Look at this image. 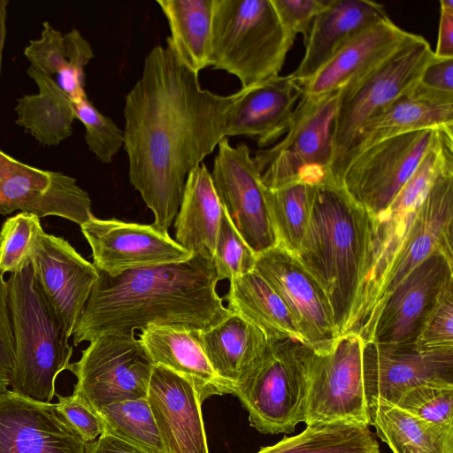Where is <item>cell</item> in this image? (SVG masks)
Listing matches in <instances>:
<instances>
[{
  "mask_svg": "<svg viewBox=\"0 0 453 453\" xmlns=\"http://www.w3.org/2000/svg\"><path fill=\"white\" fill-rule=\"evenodd\" d=\"M247 91L219 95L165 47L146 55L142 76L125 97L124 150L128 176L168 233L189 173L226 137L230 115Z\"/></svg>",
  "mask_w": 453,
  "mask_h": 453,
  "instance_id": "cell-1",
  "label": "cell"
},
{
  "mask_svg": "<svg viewBox=\"0 0 453 453\" xmlns=\"http://www.w3.org/2000/svg\"><path fill=\"white\" fill-rule=\"evenodd\" d=\"M98 274L73 330L74 346L104 334L134 335L151 325L203 332L233 313L216 291L213 261L200 255L117 275Z\"/></svg>",
  "mask_w": 453,
  "mask_h": 453,
  "instance_id": "cell-2",
  "label": "cell"
},
{
  "mask_svg": "<svg viewBox=\"0 0 453 453\" xmlns=\"http://www.w3.org/2000/svg\"><path fill=\"white\" fill-rule=\"evenodd\" d=\"M372 218L329 180L316 184L300 264L323 288L338 336L349 333L360 303L370 252Z\"/></svg>",
  "mask_w": 453,
  "mask_h": 453,
  "instance_id": "cell-3",
  "label": "cell"
},
{
  "mask_svg": "<svg viewBox=\"0 0 453 453\" xmlns=\"http://www.w3.org/2000/svg\"><path fill=\"white\" fill-rule=\"evenodd\" d=\"M14 340L12 391L50 403L73 355L64 326L41 291L28 258L6 280Z\"/></svg>",
  "mask_w": 453,
  "mask_h": 453,
  "instance_id": "cell-4",
  "label": "cell"
},
{
  "mask_svg": "<svg viewBox=\"0 0 453 453\" xmlns=\"http://www.w3.org/2000/svg\"><path fill=\"white\" fill-rule=\"evenodd\" d=\"M294 41L272 0H214L211 66L234 75L241 88L279 76Z\"/></svg>",
  "mask_w": 453,
  "mask_h": 453,
  "instance_id": "cell-5",
  "label": "cell"
},
{
  "mask_svg": "<svg viewBox=\"0 0 453 453\" xmlns=\"http://www.w3.org/2000/svg\"><path fill=\"white\" fill-rule=\"evenodd\" d=\"M310 347L271 340L265 355L234 384L251 426L269 434H291L305 420Z\"/></svg>",
  "mask_w": 453,
  "mask_h": 453,
  "instance_id": "cell-6",
  "label": "cell"
},
{
  "mask_svg": "<svg viewBox=\"0 0 453 453\" xmlns=\"http://www.w3.org/2000/svg\"><path fill=\"white\" fill-rule=\"evenodd\" d=\"M338 96L339 90L303 95L283 139L255 153L253 159L265 188L274 189L296 180H330L332 127Z\"/></svg>",
  "mask_w": 453,
  "mask_h": 453,
  "instance_id": "cell-7",
  "label": "cell"
},
{
  "mask_svg": "<svg viewBox=\"0 0 453 453\" xmlns=\"http://www.w3.org/2000/svg\"><path fill=\"white\" fill-rule=\"evenodd\" d=\"M433 57L428 42L421 36L366 76L339 89L332 127L331 181L363 124L410 93Z\"/></svg>",
  "mask_w": 453,
  "mask_h": 453,
  "instance_id": "cell-8",
  "label": "cell"
},
{
  "mask_svg": "<svg viewBox=\"0 0 453 453\" xmlns=\"http://www.w3.org/2000/svg\"><path fill=\"white\" fill-rule=\"evenodd\" d=\"M441 132L444 131L416 130L373 144L344 166L337 186L365 209L372 219L379 217Z\"/></svg>",
  "mask_w": 453,
  "mask_h": 453,
  "instance_id": "cell-9",
  "label": "cell"
},
{
  "mask_svg": "<svg viewBox=\"0 0 453 453\" xmlns=\"http://www.w3.org/2000/svg\"><path fill=\"white\" fill-rule=\"evenodd\" d=\"M89 342L67 368L77 380L73 393L96 412L108 404L147 397L155 365L139 339L104 334Z\"/></svg>",
  "mask_w": 453,
  "mask_h": 453,
  "instance_id": "cell-10",
  "label": "cell"
},
{
  "mask_svg": "<svg viewBox=\"0 0 453 453\" xmlns=\"http://www.w3.org/2000/svg\"><path fill=\"white\" fill-rule=\"evenodd\" d=\"M363 346L361 336L349 332L326 353L310 349L306 425L348 421L370 426L363 384Z\"/></svg>",
  "mask_w": 453,
  "mask_h": 453,
  "instance_id": "cell-11",
  "label": "cell"
},
{
  "mask_svg": "<svg viewBox=\"0 0 453 453\" xmlns=\"http://www.w3.org/2000/svg\"><path fill=\"white\" fill-rule=\"evenodd\" d=\"M211 175L222 205L251 250L258 255L278 246L265 187L248 145L233 146L224 138Z\"/></svg>",
  "mask_w": 453,
  "mask_h": 453,
  "instance_id": "cell-12",
  "label": "cell"
},
{
  "mask_svg": "<svg viewBox=\"0 0 453 453\" xmlns=\"http://www.w3.org/2000/svg\"><path fill=\"white\" fill-rule=\"evenodd\" d=\"M291 313L303 343L318 353L339 338L329 301L319 282L297 258L279 246L257 256L254 269Z\"/></svg>",
  "mask_w": 453,
  "mask_h": 453,
  "instance_id": "cell-13",
  "label": "cell"
},
{
  "mask_svg": "<svg viewBox=\"0 0 453 453\" xmlns=\"http://www.w3.org/2000/svg\"><path fill=\"white\" fill-rule=\"evenodd\" d=\"M16 211L80 226L94 216L88 194L74 178L31 166L0 150V214Z\"/></svg>",
  "mask_w": 453,
  "mask_h": 453,
  "instance_id": "cell-14",
  "label": "cell"
},
{
  "mask_svg": "<svg viewBox=\"0 0 453 453\" xmlns=\"http://www.w3.org/2000/svg\"><path fill=\"white\" fill-rule=\"evenodd\" d=\"M453 165L437 177L419 204L414 220L386 273L369 321L361 334L367 342L379 309L401 280L435 250L453 257Z\"/></svg>",
  "mask_w": 453,
  "mask_h": 453,
  "instance_id": "cell-15",
  "label": "cell"
},
{
  "mask_svg": "<svg viewBox=\"0 0 453 453\" xmlns=\"http://www.w3.org/2000/svg\"><path fill=\"white\" fill-rule=\"evenodd\" d=\"M452 279L453 257L442 250L434 251L383 301L367 342L414 344L439 294Z\"/></svg>",
  "mask_w": 453,
  "mask_h": 453,
  "instance_id": "cell-16",
  "label": "cell"
},
{
  "mask_svg": "<svg viewBox=\"0 0 453 453\" xmlns=\"http://www.w3.org/2000/svg\"><path fill=\"white\" fill-rule=\"evenodd\" d=\"M80 226L91 248L92 264L109 275L182 262L193 255L152 224L92 216Z\"/></svg>",
  "mask_w": 453,
  "mask_h": 453,
  "instance_id": "cell-17",
  "label": "cell"
},
{
  "mask_svg": "<svg viewBox=\"0 0 453 453\" xmlns=\"http://www.w3.org/2000/svg\"><path fill=\"white\" fill-rule=\"evenodd\" d=\"M362 372L367 404L379 399L396 404L406 390L418 385L453 387V349L423 351L414 344L366 342Z\"/></svg>",
  "mask_w": 453,
  "mask_h": 453,
  "instance_id": "cell-18",
  "label": "cell"
},
{
  "mask_svg": "<svg viewBox=\"0 0 453 453\" xmlns=\"http://www.w3.org/2000/svg\"><path fill=\"white\" fill-rule=\"evenodd\" d=\"M29 259L41 291L70 338L98 279L97 269L67 240L43 230Z\"/></svg>",
  "mask_w": 453,
  "mask_h": 453,
  "instance_id": "cell-19",
  "label": "cell"
},
{
  "mask_svg": "<svg viewBox=\"0 0 453 453\" xmlns=\"http://www.w3.org/2000/svg\"><path fill=\"white\" fill-rule=\"evenodd\" d=\"M87 445L55 403L0 395V453H87Z\"/></svg>",
  "mask_w": 453,
  "mask_h": 453,
  "instance_id": "cell-20",
  "label": "cell"
},
{
  "mask_svg": "<svg viewBox=\"0 0 453 453\" xmlns=\"http://www.w3.org/2000/svg\"><path fill=\"white\" fill-rule=\"evenodd\" d=\"M419 35L402 29L389 17L363 29L307 81L304 96L337 91L372 73L393 55L418 40Z\"/></svg>",
  "mask_w": 453,
  "mask_h": 453,
  "instance_id": "cell-21",
  "label": "cell"
},
{
  "mask_svg": "<svg viewBox=\"0 0 453 453\" xmlns=\"http://www.w3.org/2000/svg\"><path fill=\"white\" fill-rule=\"evenodd\" d=\"M422 129L453 133V93L430 90L417 83L410 93L366 120L336 168L332 182L337 185L344 166L373 144Z\"/></svg>",
  "mask_w": 453,
  "mask_h": 453,
  "instance_id": "cell-22",
  "label": "cell"
},
{
  "mask_svg": "<svg viewBox=\"0 0 453 453\" xmlns=\"http://www.w3.org/2000/svg\"><path fill=\"white\" fill-rule=\"evenodd\" d=\"M147 399L167 453H209L202 403L189 380L155 365Z\"/></svg>",
  "mask_w": 453,
  "mask_h": 453,
  "instance_id": "cell-23",
  "label": "cell"
},
{
  "mask_svg": "<svg viewBox=\"0 0 453 453\" xmlns=\"http://www.w3.org/2000/svg\"><path fill=\"white\" fill-rule=\"evenodd\" d=\"M302 96V86L290 74L247 88L230 115L226 137L246 136L259 148L274 143L288 131Z\"/></svg>",
  "mask_w": 453,
  "mask_h": 453,
  "instance_id": "cell-24",
  "label": "cell"
},
{
  "mask_svg": "<svg viewBox=\"0 0 453 453\" xmlns=\"http://www.w3.org/2000/svg\"><path fill=\"white\" fill-rule=\"evenodd\" d=\"M388 17L384 6L374 1L329 0L314 19L304 42L305 53L290 76L303 86L348 41Z\"/></svg>",
  "mask_w": 453,
  "mask_h": 453,
  "instance_id": "cell-25",
  "label": "cell"
},
{
  "mask_svg": "<svg viewBox=\"0 0 453 453\" xmlns=\"http://www.w3.org/2000/svg\"><path fill=\"white\" fill-rule=\"evenodd\" d=\"M138 336L153 364L189 380L202 403L212 395L233 394V386L219 377L211 365L198 331L151 325Z\"/></svg>",
  "mask_w": 453,
  "mask_h": 453,
  "instance_id": "cell-26",
  "label": "cell"
},
{
  "mask_svg": "<svg viewBox=\"0 0 453 453\" xmlns=\"http://www.w3.org/2000/svg\"><path fill=\"white\" fill-rule=\"evenodd\" d=\"M24 55L32 68L51 78L72 101L87 98L84 68L94 52L79 30L62 34L44 21L41 37L29 41Z\"/></svg>",
  "mask_w": 453,
  "mask_h": 453,
  "instance_id": "cell-27",
  "label": "cell"
},
{
  "mask_svg": "<svg viewBox=\"0 0 453 453\" xmlns=\"http://www.w3.org/2000/svg\"><path fill=\"white\" fill-rule=\"evenodd\" d=\"M223 205L204 164L188 174L175 217V242L191 254L213 260Z\"/></svg>",
  "mask_w": 453,
  "mask_h": 453,
  "instance_id": "cell-28",
  "label": "cell"
},
{
  "mask_svg": "<svg viewBox=\"0 0 453 453\" xmlns=\"http://www.w3.org/2000/svg\"><path fill=\"white\" fill-rule=\"evenodd\" d=\"M199 340L215 372L233 389L271 342L262 330L234 312L212 328L199 332Z\"/></svg>",
  "mask_w": 453,
  "mask_h": 453,
  "instance_id": "cell-29",
  "label": "cell"
},
{
  "mask_svg": "<svg viewBox=\"0 0 453 453\" xmlns=\"http://www.w3.org/2000/svg\"><path fill=\"white\" fill-rule=\"evenodd\" d=\"M214 0H157L167 19L166 48L185 67L198 74L211 66Z\"/></svg>",
  "mask_w": 453,
  "mask_h": 453,
  "instance_id": "cell-30",
  "label": "cell"
},
{
  "mask_svg": "<svg viewBox=\"0 0 453 453\" xmlns=\"http://www.w3.org/2000/svg\"><path fill=\"white\" fill-rule=\"evenodd\" d=\"M367 405L370 425L393 453H453V426L425 421L381 399Z\"/></svg>",
  "mask_w": 453,
  "mask_h": 453,
  "instance_id": "cell-31",
  "label": "cell"
},
{
  "mask_svg": "<svg viewBox=\"0 0 453 453\" xmlns=\"http://www.w3.org/2000/svg\"><path fill=\"white\" fill-rule=\"evenodd\" d=\"M27 75L38 87V93L24 95L17 101L16 124L28 132L39 143L58 145L72 135L75 119L71 98L55 81L31 66Z\"/></svg>",
  "mask_w": 453,
  "mask_h": 453,
  "instance_id": "cell-32",
  "label": "cell"
},
{
  "mask_svg": "<svg viewBox=\"0 0 453 453\" xmlns=\"http://www.w3.org/2000/svg\"><path fill=\"white\" fill-rule=\"evenodd\" d=\"M224 299L231 311L257 326L269 340L303 342L287 306L255 270L231 280Z\"/></svg>",
  "mask_w": 453,
  "mask_h": 453,
  "instance_id": "cell-33",
  "label": "cell"
},
{
  "mask_svg": "<svg viewBox=\"0 0 453 453\" xmlns=\"http://www.w3.org/2000/svg\"><path fill=\"white\" fill-rule=\"evenodd\" d=\"M257 453H380L369 426L348 421L306 425L297 435L261 448Z\"/></svg>",
  "mask_w": 453,
  "mask_h": 453,
  "instance_id": "cell-34",
  "label": "cell"
},
{
  "mask_svg": "<svg viewBox=\"0 0 453 453\" xmlns=\"http://www.w3.org/2000/svg\"><path fill=\"white\" fill-rule=\"evenodd\" d=\"M316 184L296 180L274 189L264 186L278 246L295 257L309 224Z\"/></svg>",
  "mask_w": 453,
  "mask_h": 453,
  "instance_id": "cell-35",
  "label": "cell"
},
{
  "mask_svg": "<svg viewBox=\"0 0 453 453\" xmlns=\"http://www.w3.org/2000/svg\"><path fill=\"white\" fill-rule=\"evenodd\" d=\"M97 413L104 432L148 453H167L147 397L108 404Z\"/></svg>",
  "mask_w": 453,
  "mask_h": 453,
  "instance_id": "cell-36",
  "label": "cell"
},
{
  "mask_svg": "<svg viewBox=\"0 0 453 453\" xmlns=\"http://www.w3.org/2000/svg\"><path fill=\"white\" fill-rule=\"evenodd\" d=\"M257 256L243 240L223 206L212 260L217 281H231L254 271Z\"/></svg>",
  "mask_w": 453,
  "mask_h": 453,
  "instance_id": "cell-37",
  "label": "cell"
},
{
  "mask_svg": "<svg viewBox=\"0 0 453 453\" xmlns=\"http://www.w3.org/2000/svg\"><path fill=\"white\" fill-rule=\"evenodd\" d=\"M40 218L19 212L7 218L0 229V273H14L30 257L39 234Z\"/></svg>",
  "mask_w": 453,
  "mask_h": 453,
  "instance_id": "cell-38",
  "label": "cell"
},
{
  "mask_svg": "<svg viewBox=\"0 0 453 453\" xmlns=\"http://www.w3.org/2000/svg\"><path fill=\"white\" fill-rule=\"evenodd\" d=\"M75 119L85 127L88 150L103 164H110L124 142L123 131L87 98L72 101Z\"/></svg>",
  "mask_w": 453,
  "mask_h": 453,
  "instance_id": "cell-39",
  "label": "cell"
},
{
  "mask_svg": "<svg viewBox=\"0 0 453 453\" xmlns=\"http://www.w3.org/2000/svg\"><path fill=\"white\" fill-rule=\"evenodd\" d=\"M395 405L425 421L453 426V387L418 385L406 390Z\"/></svg>",
  "mask_w": 453,
  "mask_h": 453,
  "instance_id": "cell-40",
  "label": "cell"
},
{
  "mask_svg": "<svg viewBox=\"0 0 453 453\" xmlns=\"http://www.w3.org/2000/svg\"><path fill=\"white\" fill-rule=\"evenodd\" d=\"M414 345L423 351L453 349V279L439 294Z\"/></svg>",
  "mask_w": 453,
  "mask_h": 453,
  "instance_id": "cell-41",
  "label": "cell"
},
{
  "mask_svg": "<svg viewBox=\"0 0 453 453\" xmlns=\"http://www.w3.org/2000/svg\"><path fill=\"white\" fill-rule=\"evenodd\" d=\"M58 412L86 442L96 440L104 432V425L98 413L79 394L63 396L56 394Z\"/></svg>",
  "mask_w": 453,
  "mask_h": 453,
  "instance_id": "cell-42",
  "label": "cell"
},
{
  "mask_svg": "<svg viewBox=\"0 0 453 453\" xmlns=\"http://www.w3.org/2000/svg\"><path fill=\"white\" fill-rule=\"evenodd\" d=\"M286 30L296 38L297 34L306 41L317 15L329 0H272Z\"/></svg>",
  "mask_w": 453,
  "mask_h": 453,
  "instance_id": "cell-43",
  "label": "cell"
},
{
  "mask_svg": "<svg viewBox=\"0 0 453 453\" xmlns=\"http://www.w3.org/2000/svg\"><path fill=\"white\" fill-rule=\"evenodd\" d=\"M14 340L8 304L6 280L0 273V395L11 384L14 365Z\"/></svg>",
  "mask_w": 453,
  "mask_h": 453,
  "instance_id": "cell-44",
  "label": "cell"
},
{
  "mask_svg": "<svg viewBox=\"0 0 453 453\" xmlns=\"http://www.w3.org/2000/svg\"><path fill=\"white\" fill-rule=\"evenodd\" d=\"M418 83L430 90L453 93V58H438L434 54Z\"/></svg>",
  "mask_w": 453,
  "mask_h": 453,
  "instance_id": "cell-45",
  "label": "cell"
},
{
  "mask_svg": "<svg viewBox=\"0 0 453 453\" xmlns=\"http://www.w3.org/2000/svg\"><path fill=\"white\" fill-rule=\"evenodd\" d=\"M441 16L434 56L453 58V1L441 0Z\"/></svg>",
  "mask_w": 453,
  "mask_h": 453,
  "instance_id": "cell-46",
  "label": "cell"
},
{
  "mask_svg": "<svg viewBox=\"0 0 453 453\" xmlns=\"http://www.w3.org/2000/svg\"><path fill=\"white\" fill-rule=\"evenodd\" d=\"M87 453H148L107 432L94 441L88 442Z\"/></svg>",
  "mask_w": 453,
  "mask_h": 453,
  "instance_id": "cell-47",
  "label": "cell"
},
{
  "mask_svg": "<svg viewBox=\"0 0 453 453\" xmlns=\"http://www.w3.org/2000/svg\"><path fill=\"white\" fill-rule=\"evenodd\" d=\"M7 0H0V74L2 66V57L6 35Z\"/></svg>",
  "mask_w": 453,
  "mask_h": 453,
  "instance_id": "cell-48",
  "label": "cell"
}]
</instances>
